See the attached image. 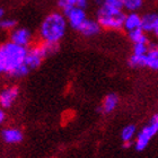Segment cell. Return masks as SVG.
I'll return each instance as SVG.
<instances>
[{"mask_svg":"<svg viewBox=\"0 0 158 158\" xmlns=\"http://www.w3.org/2000/svg\"><path fill=\"white\" fill-rule=\"evenodd\" d=\"M128 36H129V40H130L133 44H135V43H147L148 42V39H147V36H146V32L142 30V28L130 31V32H128Z\"/></svg>","mask_w":158,"mask_h":158,"instance_id":"cell-16","label":"cell"},{"mask_svg":"<svg viewBox=\"0 0 158 158\" xmlns=\"http://www.w3.org/2000/svg\"><path fill=\"white\" fill-rule=\"evenodd\" d=\"M95 2L97 3V5H99V7H101L104 5V0H95Z\"/></svg>","mask_w":158,"mask_h":158,"instance_id":"cell-27","label":"cell"},{"mask_svg":"<svg viewBox=\"0 0 158 158\" xmlns=\"http://www.w3.org/2000/svg\"><path fill=\"white\" fill-rule=\"evenodd\" d=\"M18 96V88L17 87H9L0 93V105L7 109L13 105L16 97Z\"/></svg>","mask_w":158,"mask_h":158,"instance_id":"cell-7","label":"cell"},{"mask_svg":"<svg viewBox=\"0 0 158 158\" xmlns=\"http://www.w3.org/2000/svg\"><path fill=\"white\" fill-rule=\"evenodd\" d=\"M101 28L102 27H101L97 20L86 19L85 23L79 27L78 32H80L85 36H94V35H97L101 32Z\"/></svg>","mask_w":158,"mask_h":158,"instance_id":"cell-9","label":"cell"},{"mask_svg":"<svg viewBox=\"0 0 158 158\" xmlns=\"http://www.w3.org/2000/svg\"><path fill=\"white\" fill-rule=\"evenodd\" d=\"M141 24H142V17L138 13H129L125 15L123 28L127 32H130V31L141 28Z\"/></svg>","mask_w":158,"mask_h":158,"instance_id":"cell-8","label":"cell"},{"mask_svg":"<svg viewBox=\"0 0 158 158\" xmlns=\"http://www.w3.org/2000/svg\"><path fill=\"white\" fill-rule=\"evenodd\" d=\"M3 121H5V113L0 110V123H2Z\"/></svg>","mask_w":158,"mask_h":158,"instance_id":"cell-26","label":"cell"},{"mask_svg":"<svg viewBox=\"0 0 158 158\" xmlns=\"http://www.w3.org/2000/svg\"><path fill=\"white\" fill-rule=\"evenodd\" d=\"M64 15L67 16V19L71 25V27L77 31L79 30V27L81 26L82 24L85 23V20L87 19L85 10L82 8H79V7H73L71 9L67 10Z\"/></svg>","mask_w":158,"mask_h":158,"instance_id":"cell-5","label":"cell"},{"mask_svg":"<svg viewBox=\"0 0 158 158\" xmlns=\"http://www.w3.org/2000/svg\"><path fill=\"white\" fill-rule=\"evenodd\" d=\"M149 51V45L147 43H135L133 44V54L146 56Z\"/></svg>","mask_w":158,"mask_h":158,"instance_id":"cell-20","label":"cell"},{"mask_svg":"<svg viewBox=\"0 0 158 158\" xmlns=\"http://www.w3.org/2000/svg\"><path fill=\"white\" fill-rule=\"evenodd\" d=\"M16 25V20L14 19H5L0 23V27L3 30H10Z\"/></svg>","mask_w":158,"mask_h":158,"instance_id":"cell-24","label":"cell"},{"mask_svg":"<svg viewBox=\"0 0 158 158\" xmlns=\"http://www.w3.org/2000/svg\"><path fill=\"white\" fill-rule=\"evenodd\" d=\"M27 56L26 48L15 43H5L0 46V73H11L23 66Z\"/></svg>","mask_w":158,"mask_h":158,"instance_id":"cell-1","label":"cell"},{"mask_svg":"<svg viewBox=\"0 0 158 158\" xmlns=\"http://www.w3.org/2000/svg\"><path fill=\"white\" fill-rule=\"evenodd\" d=\"M43 58H45V54L43 52L41 45L33 46L32 49L27 50V56L25 60V64H26L30 69L36 68L41 64Z\"/></svg>","mask_w":158,"mask_h":158,"instance_id":"cell-6","label":"cell"},{"mask_svg":"<svg viewBox=\"0 0 158 158\" xmlns=\"http://www.w3.org/2000/svg\"><path fill=\"white\" fill-rule=\"evenodd\" d=\"M129 66L131 68H141L146 67V56H138V54H132L129 59Z\"/></svg>","mask_w":158,"mask_h":158,"instance_id":"cell-18","label":"cell"},{"mask_svg":"<svg viewBox=\"0 0 158 158\" xmlns=\"http://www.w3.org/2000/svg\"><path fill=\"white\" fill-rule=\"evenodd\" d=\"M137 127L135 124H129L125 125L121 131V139L124 142L125 147H130L132 143V140L135 139L137 137Z\"/></svg>","mask_w":158,"mask_h":158,"instance_id":"cell-14","label":"cell"},{"mask_svg":"<svg viewBox=\"0 0 158 158\" xmlns=\"http://www.w3.org/2000/svg\"><path fill=\"white\" fill-rule=\"evenodd\" d=\"M158 26V14L157 13H148L145 16H142L141 28L147 32H154L155 28Z\"/></svg>","mask_w":158,"mask_h":158,"instance_id":"cell-13","label":"cell"},{"mask_svg":"<svg viewBox=\"0 0 158 158\" xmlns=\"http://www.w3.org/2000/svg\"><path fill=\"white\" fill-rule=\"evenodd\" d=\"M143 5V0H123V9L129 13H137Z\"/></svg>","mask_w":158,"mask_h":158,"instance_id":"cell-17","label":"cell"},{"mask_svg":"<svg viewBox=\"0 0 158 158\" xmlns=\"http://www.w3.org/2000/svg\"><path fill=\"white\" fill-rule=\"evenodd\" d=\"M104 5L116 9H123V0H104Z\"/></svg>","mask_w":158,"mask_h":158,"instance_id":"cell-23","label":"cell"},{"mask_svg":"<svg viewBox=\"0 0 158 158\" xmlns=\"http://www.w3.org/2000/svg\"><path fill=\"white\" fill-rule=\"evenodd\" d=\"M146 67L158 71V45L155 44L149 45V51L146 54Z\"/></svg>","mask_w":158,"mask_h":158,"instance_id":"cell-12","label":"cell"},{"mask_svg":"<svg viewBox=\"0 0 158 158\" xmlns=\"http://www.w3.org/2000/svg\"><path fill=\"white\" fill-rule=\"evenodd\" d=\"M156 135H158V114H154L148 123L137 133V137L135 139V149L138 152L145 150Z\"/></svg>","mask_w":158,"mask_h":158,"instance_id":"cell-4","label":"cell"},{"mask_svg":"<svg viewBox=\"0 0 158 158\" xmlns=\"http://www.w3.org/2000/svg\"><path fill=\"white\" fill-rule=\"evenodd\" d=\"M67 30V20L59 13L50 14L41 26V36L45 42L59 43Z\"/></svg>","mask_w":158,"mask_h":158,"instance_id":"cell-2","label":"cell"},{"mask_svg":"<svg viewBox=\"0 0 158 158\" xmlns=\"http://www.w3.org/2000/svg\"><path fill=\"white\" fill-rule=\"evenodd\" d=\"M30 68L24 63L23 66H20V67H18L15 71H13V73H10L11 76H15V77H22V76H25L26 73H28V71H30Z\"/></svg>","mask_w":158,"mask_h":158,"instance_id":"cell-22","label":"cell"},{"mask_svg":"<svg viewBox=\"0 0 158 158\" xmlns=\"http://www.w3.org/2000/svg\"><path fill=\"white\" fill-rule=\"evenodd\" d=\"M40 45H41V48H42L45 56H49V54H53V53H56V51L59 50V43L45 42V41H43Z\"/></svg>","mask_w":158,"mask_h":158,"instance_id":"cell-19","label":"cell"},{"mask_svg":"<svg viewBox=\"0 0 158 158\" xmlns=\"http://www.w3.org/2000/svg\"><path fill=\"white\" fill-rule=\"evenodd\" d=\"M2 15H3V10H2V9H0V18L2 17Z\"/></svg>","mask_w":158,"mask_h":158,"instance_id":"cell-29","label":"cell"},{"mask_svg":"<svg viewBox=\"0 0 158 158\" xmlns=\"http://www.w3.org/2000/svg\"><path fill=\"white\" fill-rule=\"evenodd\" d=\"M30 40L31 34L25 28H18V30L14 31L11 34V42L17 45L24 46V48H26V45L30 43Z\"/></svg>","mask_w":158,"mask_h":158,"instance_id":"cell-11","label":"cell"},{"mask_svg":"<svg viewBox=\"0 0 158 158\" xmlns=\"http://www.w3.org/2000/svg\"><path fill=\"white\" fill-rule=\"evenodd\" d=\"M75 3H76V7H79V8H82L85 9L86 6H87V1L88 0H73Z\"/></svg>","mask_w":158,"mask_h":158,"instance_id":"cell-25","label":"cell"},{"mask_svg":"<svg viewBox=\"0 0 158 158\" xmlns=\"http://www.w3.org/2000/svg\"><path fill=\"white\" fill-rule=\"evenodd\" d=\"M118 104V96L114 93H111L109 95L105 96V98L103 99L102 105H101V112L104 114H110L116 109Z\"/></svg>","mask_w":158,"mask_h":158,"instance_id":"cell-10","label":"cell"},{"mask_svg":"<svg viewBox=\"0 0 158 158\" xmlns=\"http://www.w3.org/2000/svg\"><path fill=\"white\" fill-rule=\"evenodd\" d=\"M58 5L61 9L63 10V13H66L67 10L71 9L73 7H76V3L73 0H59L58 1Z\"/></svg>","mask_w":158,"mask_h":158,"instance_id":"cell-21","label":"cell"},{"mask_svg":"<svg viewBox=\"0 0 158 158\" xmlns=\"http://www.w3.org/2000/svg\"><path fill=\"white\" fill-rule=\"evenodd\" d=\"M127 14L123 9H116L113 7L103 6L97 10V22L101 27L110 31H120L123 28L124 19Z\"/></svg>","mask_w":158,"mask_h":158,"instance_id":"cell-3","label":"cell"},{"mask_svg":"<svg viewBox=\"0 0 158 158\" xmlns=\"http://www.w3.org/2000/svg\"><path fill=\"white\" fill-rule=\"evenodd\" d=\"M152 33L155 34V36H156V37H157V39H158V26L156 27V28H155V31H154V32H152Z\"/></svg>","mask_w":158,"mask_h":158,"instance_id":"cell-28","label":"cell"},{"mask_svg":"<svg viewBox=\"0 0 158 158\" xmlns=\"http://www.w3.org/2000/svg\"><path fill=\"white\" fill-rule=\"evenodd\" d=\"M2 138L8 143H17L23 140V133L18 129H5L2 131Z\"/></svg>","mask_w":158,"mask_h":158,"instance_id":"cell-15","label":"cell"}]
</instances>
